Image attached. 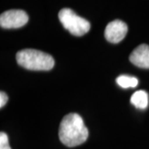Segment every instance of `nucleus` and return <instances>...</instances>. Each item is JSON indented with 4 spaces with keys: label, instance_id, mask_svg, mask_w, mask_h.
Listing matches in <instances>:
<instances>
[{
    "label": "nucleus",
    "instance_id": "10",
    "mask_svg": "<svg viewBox=\"0 0 149 149\" xmlns=\"http://www.w3.org/2000/svg\"><path fill=\"white\" fill-rule=\"evenodd\" d=\"M8 143V137L5 133L1 132L0 133V144Z\"/></svg>",
    "mask_w": 149,
    "mask_h": 149
},
{
    "label": "nucleus",
    "instance_id": "2",
    "mask_svg": "<svg viewBox=\"0 0 149 149\" xmlns=\"http://www.w3.org/2000/svg\"><path fill=\"white\" fill-rule=\"evenodd\" d=\"M17 62L23 68L30 70H50L55 61L49 54L34 49H24L16 55Z\"/></svg>",
    "mask_w": 149,
    "mask_h": 149
},
{
    "label": "nucleus",
    "instance_id": "11",
    "mask_svg": "<svg viewBox=\"0 0 149 149\" xmlns=\"http://www.w3.org/2000/svg\"><path fill=\"white\" fill-rule=\"evenodd\" d=\"M0 149H11V148L8 143L0 144Z\"/></svg>",
    "mask_w": 149,
    "mask_h": 149
},
{
    "label": "nucleus",
    "instance_id": "5",
    "mask_svg": "<svg viewBox=\"0 0 149 149\" xmlns=\"http://www.w3.org/2000/svg\"><path fill=\"white\" fill-rule=\"evenodd\" d=\"M128 32V26L124 22L116 19L107 25L104 31V37L108 42L118 43L125 37Z\"/></svg>",
    "mask_w": 149,
    "mask_h": 149
},
{
    "label": "nucleus",
    "instance_id": "8",
    "mask_svg": "<svg viewBox=\"0 0 149 149\" xmlns=\"http://www.w3.org/2000/svg\"><path fill=\"white\" fill-rule=\"evenodd\" d=\"M116 82L120 87L124 88V89H127L129 87L134 88L139 84V80L136 77L126 75V74H123V75L118 76L116 79Z\"/></svg>",
    "mask_w": 149,
    "mask_h": 149
},
{
    "label": "nucleus",
    "instance_id": "6",
    "mask_svg": "<svg viewBox=\"0 0 149 149\" xmlns=\"http://www.w3.org/2000/svg\"><path fill=\"white\" fill-rule=\"evenodd\" d=\"M129 60L138 67L149 69V46L147 44L139 45L129 56Z\"/></svg>",
    "mask_w": 149,
    "mask_h": 149
},
{
    "label": "nucleus",
    "instance_id": "4",
    "mask_svg": "<svg viewBox=\"0 0 149 149\" xmlns=\"http://www.w3.org/2000/svg\"><path fill=\"white\" fill-rule=\"evenodd\" d=\"M28 15L23 10L13 9L6 11L0 16V25L3 28H19L26 25L28 22Z\"/></svg>",
    "mask_w": 149,
    "mask_h": 149
},
{
    "label": "nucleus",
    "instance_id": "3",
    "mask_svg": "<svg viewBox=\"0 0 149 149\" xmlns=\"http://www.w3.org/2000/svg\"><path fill=\"white\" fill-rule=\"evenodd\" d=\"M59 20L63 27L72 35L81 37L91 29V23L86 19L78 16L70 8H63L59 12Z\"/></svg>",
    "mask_w": 149,
    "mask_h": 149
},
{
    "label": "nucleus",
    "instance_id": "1",
    "mask_svg": "<svg viewBox=\"0 0 149 149\" xmlns=\"http://www.w3.org/2000/svg\"><path fill=\"white\" fill-rule=\"evenodd\" d=\"M88 136V128L78 113H71L62 118L59 128V138L64 145L70 148L79 146L85 143Z\"/></svg>",
    "mask_w": 149,
    "mask_h": 149
},
{
    "label": "nucleus",
    "instance_id": "9",
    "mask_svg": "<svg viewBox=\"0 0 149 149\" xmlns=\"http://www.w3.org/2000/svg\"><path fill=\"white\" fill-rule=\"evenodd\" d=\"M8 100V97L6 95L4 92H1L0 93V107L3 108V107L5 105L7 104V102Z\"/></svg>",
    "mask_w": 149,
    "mask_h": 149
},
{
    "label": "nucleus",
    "instance_id": "7",
    "mask_svg": "<svg viewBox=\"0 0 149 149\" xmlns=\"http://www.w3.org/2000/svg\"><path fill=\"white\" fill-rule=\"evenodd\" d=\"M130 102L139 109H145L148 105V94L145 91H136L131 96Z\"/></svg>",
    "mask_w": 149,
    "mask_h": 149
}]
</instances>
